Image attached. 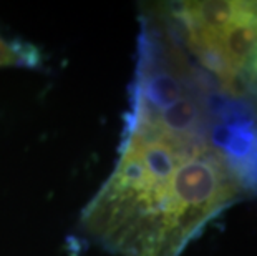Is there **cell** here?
Returning <instances> with one entry per match:
<instances>
[{
	"mask_svg": "<svg viewBox=\"0 0 257 256\" xmlns=\"http://www.w3.org/2000/svg\"><path fill=\"white\" fill-rule=\"evenodd\" d=\"M118 160L80 216L114 256H181L212 220L257 198V103L226 94L150 4Z\"/></svg>",
	"mask_w": 257,
	"mask_h": 256,
	"instance_id": "obj_1",
	"label": "cell"
},
{
	"mask_svg": "<svg viewBox=\"0 0 257 256\" xmlns=\"http://www.w3.org/2000/svg\"><path fill=\"white\" fill-rule=\"evenodd\" d=\"M151 5L196 67L226 94L257 103V0Z\"/></svg>",
	"mask_w": 257,
	"mask_h": 256,
	"instance_id": "obj_2",
	"label": "cell"
},
{
	"mask_svg": "<svg viewBox=\"0 0 257 256\" xmlns=\"http://www.w3.org/2000/svg\"><path fill=\"white\" fill-rule=\"evenodd\" d=\"M29 60H35V58L27 55L24 45H15L14 42L5 40L0 35V68L29 65Z\"/></svg>",
	"mask_w": 257,
	"mask_h": 256,
	"instance_id": "obj_3",
	"label": "cell"
}]
</instances>
